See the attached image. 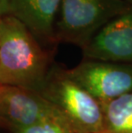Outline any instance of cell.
<instances>
[{"label": "cell", "instance_id": "1", "mask_svg": "<svg viewBox=\"0 0 132 133\" xmlns=\"http://www.w3.org/2000/svg\"><path fill=\"white\" fill-rule=\"evenodd\" d=\"M52 65L50 50L20 20L0 17V84L40 91Z\"/></svg>", "mask_w": 132, "mask_h": 133}, {"label": "cell", "instance_id": "2", "mask_svg": "<svg viewBox=\"0 0 132 133\" xmlns=\"http://www.w3.org/2000/svg\"><path fill=\"white\" fill-rule=\"evenodd\" d=\"M74 133H102L100 104L71 79L66 69L52 64L40 89Z\"/></svg>", "mask_w": 132, "mask_h": 133}, {"label": "cell", "instance_id": "3", "mask_svg": "<svg viewBox=\"0 0 132 133\" xmlns=\"http://www.w3.org/2000/svg\"><path fill=\"white\" fill-rule=\"evenodd\" d=\"M130 7L121 0H61L56 41L82 49L104 25Z\"/></svg>", "mask_w": 132, "mask_h": 133}, {"label": "cell", "instance_id": "4", "mask_svg": "<svg viewBox=\"0 0 132 133\" xmlns=\"http://www.w3.org/2000/svg\"><path fill=\"white\" fill-rule=\"evenodd\" d=\"M66 72L100 106L132 92V64L83 58Z\"/></svg>", "mask_w": 132, "mask_h": 133}, {"label": "cell", "instance_id": "5", "mask_svg": "<svg viewBox=\"0 0 132 133\" xmlns=\"http://www.w3.org/2000/svg\"><path fill=\"white\" fill-rule=\"evenodd\" d=\"M51 118L63 119L57 109L39 91L0 84L1 129L10 133H18L40 121Z\"/></svg>", "mask_w": 132, "mask_h": 133}, {"label": "cell", "instance_id": "6", "mask_svg": "<svg viewBox=\"0 0 132 133\" xmlns=\"http://www.w3.org/2000/svg\"><path fill=\"white\" fill-rule=\"evenodd\" d=\"M81 51L83 58L132 64V6L104 25Z\"/></svg>", "mask_w": 132, "mask_h": 133}, {"label": "cell", "instance_id": "7", "mask_svg": "<svg viewBox=\"0 0 132 133\" xmlns=\"http://www.w3.org/2000/svg\"><path fill=\"white\" fill-rule=\"evenodd\" d=\"M61 0H10V14L46 48L55 47V23Z\"/></svg>", "mask_w": 132, "mask_h": 133}, {"label": "cell", "instance_id": "8", "mask_svg": "<svg viewBox=\"0 0 132 133\" xmlns=\"http://www.w3.org/2000/svg\"><path fill=\"white\" fill-rule=\"evenodd\" d=\"M102 133H132V92L101 106Z\"/></svg>", "mask_w": 132, "mask_h": 133}, {"label": "cell", "instance_id": "9", "mask_svg": "<svg viewBox=\"0 0 132 133\" xmlns=\"http://www.w3.org/2000/svg\"><path fill=\"white\" fill-rule=\"evenodd\" d=\"M18 133H74L60 118H51L40 121Z\"/></svg>", "mask_w": 132, "mask_h": 133}, {"label": "cell", "instance_id": "10", "mask_svg": "<svg viewBox=\"0 0 132 133\" xmlns=\"http://www.w3.org/2000/svg\"><path fill=\"white\" fill-rule=\"evenodd\" d=\"M10 14V0H0V17Z\"/></svg>", "mask_w": 132, "mask_h": 133}, {"label": "cell", "instance_id": "11", "mask_svg": "<svg viewBox=\"0 0 132 133\" xmlns=\"http://www.w3.org/2000/svg\"><path fill=\"white\" fill-rule=\"evenodd\" d=\"M121 1L124 2V3H126L127 4H129V5H130V6H132V0H121Z\"/></svg>", "mask_w": 132, "mask_h": 133}]
</instances>
